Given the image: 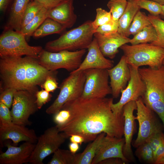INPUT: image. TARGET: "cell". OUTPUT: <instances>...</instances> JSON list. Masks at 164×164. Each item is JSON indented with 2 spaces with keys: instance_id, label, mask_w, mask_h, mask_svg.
<instances>
[{
  "instance_id": "obj_1",
  "label": "cell",
  "mask_w": 164,
  "mask_h": 164,
  "mask_svg": "<svg viewBox=\"0 0 164 164\" xmlns=\"http://www.w3.org/2000/svg\"><path fill=\"white\" fill-rule=\"evenodd\" d=\"M113 98H83L81 97L66 102L61 109L70 111L68 121L58 128L67 138L73 134L82 137L84 142L93 141L100 134L121 138L124 135L123 113L116 114L111 105Z\"/></svg>"
},
{
  "instance_id": "obj_2",
  "label": "cell",
  "mask_w": 164,
  "mask_h": 164,
  "mask_svg": "<svg viewBox=\"0 0 164 164\" xmlns=\"http://www.w3.org/2000/svg\"><path fill=\"white\" fill-rule=\"evenodd\" d=\"M0 91L9 88L24 90L35 94L38 86L57 70H47L41 65L37 58L25 56L0 57Z\"/></svg>"
},
{
  "instance_id": "obj_3",
  "label": "cell",
  "mask_w": 164,
  "mask_h": 164,
  "mask_svg": "<svg viewBox=\"0 0 164 164\" xmlns=\"http://www.w3.org/2000/svg\"><path fill=\"white\" fill-rule=\"evenodd\" d=\"M92 22L87 20L79 26L64 32L58 39L48 42L45 50L55 52L87 49L95 32Z\"/></svg>"
},
{
  "instance_id": "obj_4",
  "label": "cell",
  "mask_w": 164,
  "mask_h": 164,
  "mask_svg": "<svg viewBox=\"0 0 164 164\" xmlns=\"http://www.w3.org/2000/svg\"><path fill=\"white\" fill-rule=\"evenodd\" d=\"M128 65L137 68L148 66L152 68H159L164 59V49L151 43L131 45L126 44L120 47Z\"/></svg>"
},
{
  "instance_id": "obj_5",
  "label": "cell",
  "mask_w": 164,
  "mask_h": 164,
  "mask_svg": "<svg viewBox=\"0 0 164 164\" xmlns=\"http://www.w3.org/2000/svg\"><path fill=\"white\" fill-rule=\"evenodd\" d=\"M43 49L40 46H31L25 35L20 31L4 29L0 36V57L28 56L37 58Z\"/></svg>"
},
{
  "instance_id": "obj_6",
  "label": "cell",
  "mask_w": 164,
  "mask_h": 164,
  "mask_svg": "<svg viewBox=\"0 0 164 164\" xmlns=\"http://www.w3.org/2000/svg\"><path fill=\"white\" fill-rule=\"evenodd\" d=\"M86 52V49L74 51L63 50L51 52L43 49L37 59L39 64L51 71L64 69L70 73L77 69Z\"/></svg>"
},
{
  "instance_id": "obj_7",
  "label": "cell",
  "mask_w": 164,
  "mask_h": 164,
  "mask_svg": "<svg viewBox=\"0 0 164 164\" xmlns=\"http://www.w3.org/2000/svg\"><path fill=\"white\" fill-rule=\"evenodd\" d=\"M84 70L71 72L61 83L57 97L46 111L48 114H54L60 110L67 102L81 97L85 81Z\"/></svg>"
},
{
  "instance_id": "obj_8",
  "label": "cell",
  "mask_w": 164,
  "mask_h": 164,
  "mask_svg": "<svg viewBox=\"0 0 164 164\" xmlns=\"http://www.w3.org/2000/svg\"><path fill=\"white\" fill-rule=\"evenodd\" d=\"M67 138L65 134L60 132L56 125L47 128L38 137L29 163L43 164V160L59 149Z\"/></svg>"
},
{
  "instance_id": "obj_9",
  "label": "cell",
  "mask_w": 164,
  "mask_h": 164,
  "mask_svg": "<svg viewBox=\"0 0 164 164\" xmlns=\"http://www.w3.org/2000/svg\"><path fill=\"white\" fill-rule=\"evenodd\" d=\"M138 70L145 87L141 97L145 104L148 106L154 102H164V66L157 68H139Z\"/></svg>"
},
{
  "instance_id": "obj_10",
  "label": "cell",
  "mask_w": 164,
  "mask_h": 164,
  "mask_svg": "<svg viewBox=\"0 0 164 164\" xmlns=\"http://www.w3.org/2000/svg\"><path fill=\"white\" fill-rule=\"evenodd\" d=\"M136 102L137 113L135 119L138 122L139 129L136 138L132 144L136 148L153 135L162 132V128L154 111L145 104L141 97Z\"/></svg>"
},
{
  "instance_id": "obj_11",
  "label": "cell",
  "mask_w": 164,
  "mask_h": 164,
  "mask_svg": "<svg viewBox=\"0 0 164 164\" xmlns=\"http://www.w3.org/2000/svg\"><path fill=\"white\" fill-rule=\"evenodd\" d=\"M84 71L86 79L81 97L101 98L112 94L107 69L93 68Z\"/></svg>"
},
{
  "instance_id": "obj_12",
  "label": "cell",
  "mask_w": 164,
  "mask_h": 164,
  "mask_svg": "<svg viewBox=\"0 0 164 164\" xmlns=\"http://www.w3.org/2000/svg\"><path fill=\"white\" fill-rule=\"evenodd\" d=\"M35 94L24 90L15 93L11 110L12 122L26 126L30 124L29 118L39 109Z\"/></svg>"
},
{
  "instance_id": "obj_13",
  "label": "cell",
  "mask_w": 164,
  "mask_h": 164,
  "mask_svg": "<svg viewBox=\"0 0 164 164\" xmlns=\"http://www.w3.org/2000/svg\"><path fill=\"white\" fill-rule=\"evenodd\" d=\"M131 73V78L126 87L121 91V96L117 103H112L111 108L116 114L123 113L124 106L132 101H136L142 97L145 91V84L140 75L138 69L128 65Z\"/></svg>"
},
{
  "instance_id": "obj_14",
  "label": "cell",
  "mask_w": 164,
  "mask_h": 164,
  "mask_svg": "<svg viewBox=\"0 0 164 164\" xmlns=\"http://www.w3.org/2000/svg\"><path fill=\"white\" fill-rule=\"evenodd\" d=\"M125 143L124 138H118L106 135L103 138L91 164H99L105 159L112 158H118L126 163L129 161L123 153Z\"/></svg>"
},
{
  "instance_id": "obj_15",
  "label": "cell",
  "mask_w": 164,
  "mask_h": 164,
  "mask_svg": "<svg viewBox=\"0 0 164 164\" xmlns=\"http://www.w3.org/2000/svg\"><path fill=\"white\" fill-rule=\"evenodd\" d=\"M38 137L35 131L25 126L13 122L0 124V141L2 146L4 141L11 140L15 145L20 142H36Z\"/></svg>"
},
{
  "instance_id": "obj_16",
  "label": "cell",
  "mask_w": 164,
  "mask_h": 164,
  "mask_svg": "<svg viewBox=\"0 0 164 164\" xmlns=\"http://www.w3.org/2000/svg\"><path fill=\"white\" fill-rule=\"evenodd\" d=\"M137 108L136 101H132L125 104L122 110L124 118L123 133L125 139L123 151L124 155L129 162L135 161L131 144L135 129V116L134 115V112L136 110Z\"/></svg>"
},
{
  "instance_id": "obj_17",
  "label": "cell",
  "mask_w": 164,
  "mask_h": 164,
  "mask_svg": "<svg viewBox=\"0 0 164 164\" xmlns=\"http://www.w3.org/2000/svg\"><path fill=\"white\" fill-rule=\"evenodd\" d=\"M107 70L110 79L112 97L117 98L121 91L125 88L131 78L130 68L125 56H122L116 65Z\"/></svg>"
},
{
  "instance_id": "obj_18",
  "label": "cell",
  "mask_w": 164,
  "mask_h": 164,
  "mask_svg": "<svg viewBox=\"0 0 164 164\" xmlns=\"http://www.w3.org/2000/svg\"><path fill=\"white\" fill-rule=\"evenodd\" d=\"M35 143L24 142L19 146L5 144L6 150L0 155V164H22L29 162Z\"/></svg>"
},
{
  "instance_id": "obj_19",
  "label": "cell",
  "mask_w": 164,
  "mask_h": 164,
  "mask_svg": "<svg viewBox=\"0 0 164 164\" xmlns=\"http://www.w3.org/2000/svg\"><path fill=\"white\" fill-rule=\"evenodd\" d=\"M94 37L104 56L111 59L115 57L119 52V48L129 43L130 40L128 37L122 35L118 32L106 35L95 32Z\"/></svg>"
},
{
  "instance_id": "obj_20",
  "label": "cell",
  "mask_w": 164,
  "mask_h": 164,
  "mask_svg": "<svg viewBox=\"0 0 164 164\" xmlns=\"http://www.w3.org/2000/svg\"><path fill=\"white\" fill-rule=\"evenodd\" d=\"M87 49L88 53L85 58L78 68L72 72L93 68L109 69L114 67V61L105 57L95 38Z\"/></svg>"
},
{
  "instance_id": "obj_21",
  "label": "cell",
  "mask_w": 164,
  "mask_h": 164,
  "mask_svg": "<svg viewBox=\"0 0 164 164\" xmlns=\"http://www.w3.org/2000/svg\"><path fill=\"white\" fill-rule=\"evenodd\" d=\"M73 1L66 0L57 6L48 9L47 18L55 20L66 29L71 27L77 19V16L74 11Z\"/></svg>"
},
{
  "instance_id": "obj_22",
  "label": "cell",
  "mask_w": 164,
  "mask_h": 164,
  "mask_svg": "<svg viewBox=\"0 0 164 164\" xmlns=\"http://www.w3.org/2000/svg\"><path fill=\"white\" fill-rule=\"evenodd\" d=\"M30 0H14L11 7L8 20L4 29L20 31L22 18Z\"/></svg>"
},
{
  "instance_id": "obj_23",
  "label": "cell",
  "mask_w": 164,
  "mask_h": 164,
  "mask_svg": "<svg viewBox=\"0 0 164 164\" xmlns=\"http://www.w3.org/2000/svg\"><path fill=\"white\" fill-rule=\"evenodd\" d=\"M104 133H101L88 144L81 153L75 154L74 164H91L98 148L106 135Z\"/></svg>"
},
{
  "instance_id": "obj_24",
  "label": "cell",
  "mask_w": 164,
  "mask_h": 164,
  "mask_svg": "<svg viewBox=\"0 0 164 164\" xmlns=\"http://www.w3.org/2000/svg\"><path fill=\"white\" fill-rule=\"evenodd\" d=\"M140 7L134 0H128L126 8L118 20V32L123 36L128 37L129 28Z\"/></svg>"
},
{
  "instance_id": "obj_25",
  "label": "cell",
  "mask_w": 164,
  "mask_h": 164,
  "mask_svg": "<svg viewBox=\"0 0 164 164\" xmlns=\"http://www.w3.org/2000/svg\"><path fill=\"white\" fill-rule=\"evenodd\" d=\"M66 28L63 25L49 18H47L33 33L32 36L39 38L54 34L62 33Z\"/></svg>"
},
{
  "instance_id": "obj_26",
  "label": "cell",
  "mask_w": 164,
  "mask_h": 164,
  "mask_svg": "<svg viewBox=\"0 0 164 164\" xmlns=\"http://www.w3.org/2000/svg\"><path fill=\"white\" fill-rule=\"evenodd\" d=\"M157 38L156 30L151 24L134 35L133 38L130 39L129 43L132 45L148 42L151 43L156 40Z\"/></svg>"
},
{
  "instance_id": "obj_27",
  "label": "cell",
  "mask_w": 164,
  "mask_h": 164,
  "mask_svg": "<svg viewBox=\"0 0 164 164\" xmlns=\"http://www.w3.org/2000/svg\"><path fill=\"white\" fill-rule=\"evenodd\" d=\"M47 10L43 7L28 24L20 30L25 35L26 40L32 36L34 32L47 18Z\"/></svg>"
},
{
  "instance_id": "obj_28",
  "label": "cell",
  "mask_w": 164,
  "mask_h": 164,
  "mask_svg": "<svg viewBox=\"0 0 164 164\" xmlns=\"http://www.w3.org/2000/svg\"><path fill=\"white\" fill-rule=\"evenodd\" d=\"M151 24L148 16L139 10L135 15L129 28L128 36L131 35H135L145 27Z\"/></svg>"
},
{
  "instance_id": "obj_29",
  "label": "cell",
  "mask_w": 164,
  "mask_h": 164,
  "mask_svg": "<svg viewBox=\"0 0 164 164\" xmlns=\"http://www.w3.org/2000/svg\"><path fill=\"white\" fill-rule=\"evenodd\" d=\"M148 18L157 32V38L156 40L151 43L164 49V20L159 16L149 14Z\"/></svg>"
},
{
  "instance_id": "obj_30",
  "label": "cell",
  "mask_w": 164,
  "mask_h": 164,
  "mask_svg": "<svg viewBox=\"0 0 164 164\" xmlns=\"http://www.w3.org/2000/svg\"><path fill=\"white\" fill-rule=\"evenodd\" d=\"M43 7V5L39 2L30 0L23 15L20 30L28 24Z\"/></svg>"
},
{
  "instance_id": "obj_31",
  "label": "cell",
  "mask_w": 164,
  "mask_h": 164,
  "mask_svg": "<svg viewBox=\"0 0 164 164\" xmlns=\"http://www.w3.org/2000/svg\"><path fill=\"white\" fill-rule=\"evenodd\" d=\"M53 154L48 164H74L75 154L70 150L59 148Z\"/></svg>"
},
{
  "instance_id": "obj_32",
  "label": "cell",
  "mask_w": 164,
  "mask_h": 164,
  "mask_svg": "<svg viewBox=\"0 0 164 164\" xmlns=\"http://www.w3.org/2000/svg\"><path fill=\"white\" fill-rule=\"evenodd\" d=\"M136 148L135 154L139 159L146 163L154 164V153L147 141L145 142Z\"/></svg>"
},
{
  "instance_id": "obj_33",
  "label": "cell",
  "mask_w": 164,
  "mask_h": 164,
  "mask_svg": "<svg viewBox=\"0 0 164 164\" xmlns=\"http://www.w3.org/2000/svg\"><path fill=\"white\" fill-rule=\"evenodd\" d=\"M128 4L127 0H109L107 6L114 21H118L124 12Z\"/></svg>"
},
{
  "instance_id": "obj_34",
  "label": "cell",
  "mask_w": 164,
  "mask_h": 164,
  "mask_svg": "<svg viewBox=\"0 0 164 164\" xmlns=\"http://www.w3.org/2000/svg\"><path fill=\"white\" fill-rule=\"evenodd\" d=\"M140 9L146 10L150 14L159 16L161 14V5L158 3L150 0H134Z\"/></svg>"
},
{
  "instance_id": "obj_35",
  "label": "cell",
  "mask_w": 164,
  "mask_h": 164,
  "mask_svg": "<svg viewBox=\"0 0 164 164\" xmlns=\"http://www.w3.org/2000/svg\"><path fill=\"white\" fill-rule=\"evenodd\" d=\"M96 15L92 25L95 30L98 27L108 22L112 19L111 13L101 8L96 9Z\"/></svg>"
},
{
  "instance_id": "obj_36",
  "label": "cell",
  "mask_w": 164,
  "mask_h": 164,
  "mask_svg": "<svg viewBox=\"0 0 164 164\" xmlns=\"http://www.w3.org/2000/svg\"><path fill=\"white\" fill-rule=\"evenodd\" d=\"M118 20L115 21L112 19L105 24L99 26L94 31L102 35H106L118 32Z\"/></svg>"
},
{
  "instance_id": "obj_37",
  "label": "cell",
  "mask_w": 164,
  "mask_h": 164,
  "mask_svg": "<svg viewBox=\"0 0 164 164\" xmlns=\"http://www.w3.org/2000/svg\"><path fill=\"white\" fill-rule=\"evenodd\" d=\"M53 114V121L58 128L67 123L71 117L70 111L65 109H61Z\"/></svg>"
},
{
  "instance_id": "obj_38",
  "label": "cell",
  "mask_w": 164,
  "mask_h": 164,
  "mask_svg": "<svg viewBox=\"0 0 164 164\" xmlns=\"http://www.w3.org/2000/svg\"><path fill=\"white\" fill-rule=\"evenodd\" d=\"M17 91L12 88H7L1 91L0 102L10 108L12 105L14 94Z\"/></svg>"
},
{
  "instance_id": "obj_39",
  "label": "cell",
  "mask_w": 164,
  "mask_h": 164,
  "mask_svg": "<svg viewBox=\"0 0 164 164\" xmlns=\"http://www.w3.org/2000/svg\"><path fill=\"white\" fill-rule=\"evenodd\" d=\"M57 75L56 73L48 76L41 87L50 92L54 91L58 87Z\"/></svg>"
},
{
  "instance_id": "obj_40",
  "label": "cell",
  "mask_w": 164,
  "mask_h": 164,
  "mask_svg": "<svg viewBox=\"0 0 164 164\" xmlns=\"http://www.w3.org/2000/svg\"><path fill=\"white\" fill-rule=\"evenodd\" d=\"M35 95L36 102L39 109H41L44 105L49 102L52 97L50 92L43 89L38 91Z\"/></svg>"
},
{
  "instance_id": "obj_41",
  "label": "cell",
  "mask_w": 164,
  "mask_h": 164,
  "mask_svg": "<svg viewBox=\"0 0 164 164\" xmlns=\"http://www.w3.org/2000/svg\"><path fill=\"white\" fill-rule=\"evenodd\" d=\"M9 108L0 102V124H6L12 122L11 111Z\"/></svg>"
},
{
  "instance_id": "obj_42",
  "label": "cell",
  "mask_w": 164,
  "mask_h": 164,
  "mask_svg": "<svg viewBox=\"0 0 164 164\" xmlns=\"http://www.w3.org/2000/svg\"><path fill=\"white\" fill-rule=\"evenodd\" d=\"M164 137V133L163 132H159L153 135L146 141L149 142L151 147L154 154L160 144Z\"/></svg>"
},
{
  "instance_id": "obj_43",
  "label": "cell",
  "mask_w": 164,
  "mask_h": 164,
  "mask_svg": "<svg viewBox=\"0 0 164 164\" xmlns=\"http://www.w3.org/2000/svg\"><path fill=\"white\" fill-rule=\"evenodd\" d=\"M148 107L158 115L162 122L164 128V102L160 101L154 102Z\"/></svg>"
},
{
  "instance_id": "obj_44",
  "label": "cell",
  "mask_w": 164,
  "mask_h": 164,
  "mask_svg": "<svg viewBox=\"0 0 164 164\" xmlns=\"http://www.w3.org/2000/svg\"><path fill=\"white\" fill-rule=\"evenodd\" d=\"M42 5L43 7L47 9L53 8L66 0H34Z\"/></svg>"
},
{
  "instance_id": "obj_45",
  "label": "cell",
  "mask_w": 164,
  "mask_h": 164,
  "mask_svg": "<svg viewBox=\"0 0 164 164\" xmlns=\"http://www.w3.org/2000/svg\"><path fill=\"white\" fill-rule=\"evenodd\" d=\"M164 154V137L154 154V164Z\"/></svg>"
},
{
  "instance_id": "obj_46",
  "label": "cell",
  "mask_w": 164,
  "mask_h": 164,
  "mask_svg": "<svg viewBox=\"0 0 164 164\" xmlns=\"http://www.w3.org/2000/svg\"><path fill=\"white\" fill-rule=\"evenodd\" d=\"M126 163L118 158H112L104 160L99 163L100 164H125Z\"/></svg>"
},
{
  "instance_id": "obj_47",
  "label": "cell",
  "mask_w": 164,
  "mask_h": 164,
  "mask_svg": "<svg viewBox=\"0 0 164 164\" xmlns=\"http://www.w3.org/2000/svg\"><path fill=\"white\" fill-rule=\"evenodd\" d=\"M14 0H0V10L2 12H6Z\"/></svg>"
},
{
  "instance_id": "obj_48",
  "label": "cell",
  "mask_w": 164,
  "mask_h": 164,
  "mask_svg": "<svg viewBox=\"0 0 164 164\" xmlns=\"http://www.w3.org/2000/svg\"><path fill=\"white\" fill-rule=\"evenodd\" d=\"M70 140L71 142L77 143L81 145L83 142H84V138L80 135L73 134L70 137Z\"/></svg>"
},
{
  "instance_id": "obj_49",
  "label": "cell",
  "mask_w": 164,
  "mask_h": 164,
  "mask_svg": "<svg viewBox=\"0 0 164 164\" xmlns=\"http://www.w3.org/2000/svg\"><path fill=\"white\" fill-rule=\"evenodd\" d=\"M69 150L72 153L75 154L79 148L78 144L74 142H71L69 145Z\"/></svg>"
},
{
  "instance_id": "obj_50",
  "label": "cell",
  "mask_w": 164,
  "mask_h": 164,
  "mask_svg": "<svg viewBox=\"0 0 164 164\" xmlns=\"http://www.w3.org/2000/svg\"><path fill=\"white\" fill-rule=\"evenodd\" d=\"M155 164H164V154L156 162Z\"/></svg>"
},
{
  "instance_id": "obj_51",
  "label": "cell",
  "mask_w": 164,
  "mask_h": 164,
  "mask_svg": "<svg viewBox=\"0 0 164 164\" xmlns=\"http://www.w3.org/2000/svg\"><path fill=\"white\" fill-rule=\"evenodd\" d=\"M155 2L161 5H164V0H150Z\"/></svg>"
},
{
  "instance_id": "obj_52",
  "label": "cell",
  "mask_w": 164,
  "mask_h": 164,
  "mask_svg": "<svg viewBox=\"0 0 164 164\" xmlns=\"http://www.w3.org/2000/svg\"><path fill=\"white\" fill-rule=\"evenodd\" d=\"M162 12L161 15L164 17V5H161Z\"/></svg>"
},
{
  "instance_id": "obj_53",
  "label": "cell",
  "mask_w": 164,
  "mask_h": 164,
  "mask_svg": "<svg viewBox=\"0 0 164 164\" xmlns=\"http://www.w3.org/2000/svg\"><path fill=\"white\" fill-rule=\"evenodd\" d=\"M162 65L164 66V59L162 62Z\"/></svg>"
}]
</instances>
